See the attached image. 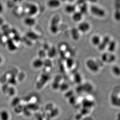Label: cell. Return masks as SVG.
<instances>
[{"mask_svg": "<svg viewBox=\"0 0 120 120\" xmlns=\"http://www.w3.org/2000/svg\"><path fill=\"white\" fill-rule=\"evenodd\" d=\"M89 11L93 16L99 18H103L106 15V12L103 8L96 5H92L89 7Z\"/></svg>", "mask_w": 120, "mask_h": 120, "instance_id": "obj_1", "label": "cell"}, {"mask_svg": "<svg viewBox=\"0 0 120 120\" xmlns=\"http://www.w3.org/2000/svg\"><path fill=\"white\" fill-rule=\"evenodd\" d=\"M86 65L87 68L93 72H98L100 69V66L97 61L93 59H88L86 61Z\"/></svg>", "mask_w": 120, "mask_h": 120, "instance_id": "obj_2", "label": "cell"}, {"mask_svg": "<svg viewBox=\"0 0 120 120\" xmlns=\"http://www.w3.org/2000/svg\"><path fill=\"white\" fill-rule=\"evenodd\" d=\"M91 27V25L88 22L82 21L78 23L77 28L80 33L86 34L89 31Z\"/></svg>", "mask_w": 120, "mask_h": 120, "instance_id": "obj_3", "label": "cell"}, {"mask_svg": "<svg viewBox=\"0 0 120 120\" xmlns=\"http://www.w3.org/2000/svg\"><path fill=\"white\" fill-rule=\"evenodd\" d=\"M101 60L107 64H110L116 60V56L113 52H104L102 54Z\"/></svg>", "mask_w": 120, "mask_h": 120, "instance_id": "obj_4", "label": "cell"}, {"mask_svg": "<svg viewBox=\"0 0 120 120\" xmlns=\"http://www.w3.org/2000/svg\"><path fill=\"white\" fill-rule=\"evenodd\" d=\"M111 40L110 38L108 36H105L102 38L101 42L97 47L98 50L101 51H104L106 49H107L108 45Z\"/></svg>", "mask_w": 120, "mask_h": 120, "instance_id": "obj_5", "label": "cell"}, {"mask_svg": "<svg viewBox=\"0 0 120 120\" xmlns=\"http://www.w3.org/2000/svg\"><path fill=\"white\" fill-rule=\"evenodd\" d=\"M61 3V0H48L47 2V5L50 9H56L60 7Z\"/></svg>", "mask_w": 120, "mask_h": 120, "instance_id": "obj_6", "label": "cell"}, {"mask_svg": "<svg viewBox=\"0 0 120 120\" xmlns=\"http://www.w3.org/2000/svg\"><path fill=\"white\" fill-rule=\"evenodd\" d=\"M84 15L79 11H76L71 15V19L74 22L79 23L83 21Z\"/></svg>", "mask_w": 120, "mask_h": 120, "instance_id": "obj_7", "label": "cell"}, {"mask_svg": "<svg viewBox=\"0 0 120 120\" xmlns=\"http://www.w3.org/2000/svg\"><path fill=\"white\" fill-rule=\"evenodd\" d=\"M102 38L98 35H94L91 37V44L94 46L97 47L101 41Z\"/></svg>", "mask_w": 120, "mask_h": 120, "instance_id": "obj_8", "label": "cell"}, {"mask_svg": "<svg viewBox=\"0 0 120 120\" xmlns=\"http://www.w3.org/2000/svg\"><path fill=\"white\" fill-rule=\"evenodd\" d=\"M64 11L66 13L71 15L77 11V8L73 4H68L65 6Z\"/></svg>", "mask_w": 120, "mask_h": 120, "instance_id": "obj_9", "label": "cell"}, {"mask_svg": "<svg viewBox=\"0 0 120 120\" xmlns=\"http://www.w3.org/2000/svg\"><path fill=\"white\" fill-rule=\"evenodd\" d=\"M70 33H71V38L73 40H75V41H77L79 39L80 37V34L81 33L79 31L77 28H74L72 29L70 32Z\"/></svg>", "mask_w": 120, "mask_h": 120, "instance_id": "obj_10", "label": "cell"}, {"mask_svg": "<svg viewBox=\"0 0 120 120\" xmlns=\"http://www.w3.org/2000/svg\"><path fill=\"white\" fill-rule=\"evenodd\" d=\"M59 30L58 22L52 20L50 26V30L53 34H56Z\"/></svg>", "mask_w": 120, "mask_h": 120, "instance_id": "obj_11", "label": "cell"}, {"mask_svg": "<svg viewBox=\"0 0 120 120\" xmlns=\"http://www.w3.org/2000/svg\"><path fill=\"white\" fill-rule=\"evenodd\" d=\"M116 47H117V43L116 41L113 40H111L108 45L107 49L108 52L113 53L116 50Z\"/></svg>", "mask_w": 120, "mask_h": 120, "instance_id": "obj_12", "label": "cell"}, {"mask_svg": "<svg viewBox=\"0 0 120 120\" xmlns=\"http://www.w3.org/2000/svg\"><path fill=\"white\" fill-rule=\"evenodd\" d=\"M44 65V62L41 58L35 59L33 62V67L35 68H40Z\"/></svg>", "mask_w": 120, "mask_h": 120, "instance_id": "obj_13", "label": "cell"}, {"mask_svg": "<svg viewBox=\"0 0 120 120\" xmlns=\"http://www.w3.org/2000/svg\"><path fill=\"white\" fill-rule=\"evenodd\" d=\"M10 115L8 111L3 110L0 112V120H9Z\"/></svg>", "mask_w": 120, "mask_h": 120, "instance_id": "obj_14", "label": "cell"}, {"mask_svg": "<svg viewBox=\"0 0 120 120\" xmlns=\"http://www.w3.org/2000/svg\"><path fill=\"white\" fill-rule=\"evenodd\" d=\"M78 11L84 15L87 13L88 11H89V7L86 3H83L80 6L79 9Z\"/></svg>", "mask_w": 120, "mask_h": 120, "instance_id": "obj_15", "label": "cell"}, {"mask_svg": "<svg viewBox=\"0 0 120 120\" xmlns=\"http://www.w3.org/2000/svg\"><path fill=\"white\" fill-rule=\"evenodd\" d=\"M56 52L55 48H49V52H48L47 55L50 58H53V57L55 56L56 54Z\"/></svg>", "mask_w": 120, "mask_h": 120, "instance_id": "obj_16", "label": "cell"}, {"mask_svg": "<svg viewBox=\"0 0 120 120\" xmlns=\"http://www.w3.org/2000/svg\"><path fill=\"white\" fill-rule=\"evenodd\" d=\"M112 68V72L113 73V74L115 75H119V73H120V69H119V67L117 66H114Z\"/></svg>", "mask_w": 120, "mask_h": 120, "instance_id": "obj_17", "label": "cell"}, {"mask_svg": "<svg viewBox=\"0 0 120 120\" xmlns=\"http://www.w3.org/2000/svg\"><path fill=\"white\" fill-rule=\"evenodd\" d=\"M67 65H68V67H71L73 65H74V61L72 58H68L67 60V61L66 62Z\"/></svg>", "mask_w": 120, "mask_h": 120, "instance_id": "obj_18", "label": "cell"}]
</instances>
